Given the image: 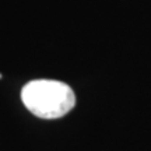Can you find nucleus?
Instances as JSON below:
<instances>
[{"mask_svg": "<svg viewBox=\"0 0 151 151\" xmlns=\"http://www.w3.org/2000/svg\"><path fill=\"white\" fill-rule=\"evenodd\" d=\"M21 101L29 112L41 119H59L76 106L70 87L56 80H34L22 87Z\"/></svg>", "mask_w": 151, "mask_h": 151, "instance_id": "nucleus-1", "label": "nucleus"}, {"mask_svg": "<svg viewBox=\"0 0 151 151\" xmlns=\"http://www.w3.org/2000/svg\"><path fill=\"white\" fill-rule=\"evenodd\" d=\"M0 78H1V74H0Z\"/></svg>", "mask_w": 151, "mask_h": 151, "instance_id": "nucleus-2", "label": "nucleus"}]
</instances>
